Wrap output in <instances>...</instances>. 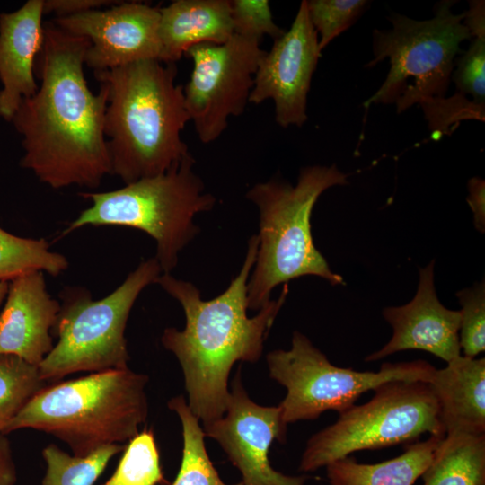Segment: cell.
<instances>
[{
  "mask_svg": "<svg viewBox=\"0 0 485 485\" xmlns=\"http://www.w3.org/2000/svg\"><path fill=\"white\" fill-rule=\"evenodd\" d=\"M161 273L154 257L142 261L101 299L93 300L82 287L64 290L54 328L58 340L38 366L41 379L57 382L77 372L127 368L125 330L130 311L143 289L156 283Z\"/></svg>",
  "mask_w": 485,
  "mask_h": 485,
  "instance_id": "obj_8",
  "label": "cell"
},
{
  "mask_svg": "<svg viewBox=\"0 0 485 485\" xmlns=\"http://www.w3.org/2000/svg\"><path fill=\"white\" fill-rule=\"evenodd\" d=\"M9 282L0 281V305L5 299L8 291Z\"/></svg>",
  "mask_w": 485,
  "mask_h": 485,
  "instance_id": "obj_35",
  "label": "cell"
},
{
  "mask_svg": "<svg viewBox=\"0 0 485 485\" xmlns=\"http://www.w3.org/2000/svg\"><path fill=\"white\" fill-rule=\"evenodd\" d=\"M47 385L39 368L12 355H0V434L26 403Z\"/></svg>",
  "mask_w": 485,
  "mask_h": 485,
  "instance_id": "obj_25",
  "label": "cell"
},
{
  "mask_svg": "<svg viewBox=\"0 0 485 485\" xmlns=\"http://www.w3.org/2000/svg\"><path fill=\"white\" fill-rule=\"evenodd\" d=\"M445 436H430L408 445L401 455L382 463L344 457L326 466L327 485H413L432 463Z\"/></svg>",
  "mask_w": 485,
  "mask_h": 485,
  "instance_id": "obj_20",
  "label": "cell"
},
{
  "mask_svg": "<svg viewBox=\"0 0 485 485\" xmlns=\"http://www.w3.org/2000/svg\"><path fill=\"white\" fill-rule=\"evenodd\" d=\"M182 427V456L179 472L172 485H228L220 478L205 446V434L198 419L190 410L183 396L168 401ZM234 485H242L241 482Z\"/></svg>",
  "mask_w": 485,
  "mask_h": 485,
  "instance_id": "obj_22",
  "label": "cell"
},
{
  "mask_svg": "<svg viewBox=\"0 0 485 485\" xmlns=\"http://www.w3.org/2000/svg\"><path fill=\"white\" fill-rule=\"evenodd\" d=\"M258 245V235L254 234L248 242L240 272L221 295L211 300H203L195 285L171 273H163L156 280L184 311L185 327L181 331L166 328L161 341L178 359L188 405L203 423L224 415L233 366L237 361L254 363L260 359L265 339L288 293L285 284L278 299L248 317L247 283Z\"/></svg>",
  "mask_w": 485,
  "mask_h": 485,
  "instance_id": "obj_2",
  "label": "cell"
},
{
  "mask_svg": "<svg viewBox=\"0 0 485 485\" xmlns=\"http://www.w3.org/2000/svg\"><path fill=\"white\" fill-rule=\"evenodd\" d=\"M89 40L53 22L35 62L40 85L22 101L12 122L22 137L20 165L52 189L72 185L97 188L111 174L104 135L107 89L98 94L84 73Z\"/></svg>",
  "mask_w": 485,
  "mask_h": 485,
  "instance_id": "obj_1",
  "label": "cell"
},
{
  "mask_svg": "<svg viewBox=\"0 0 485 485\" xmlns=\"http://www.w3.org/2000/svg\"><path fill=\"white\" fill-rule=\"evenodd\" d=\"M148 376L128 367L56 382L38 392L8 424L50 434L74 455L131 440L146 420Z\"/></svg>",
  "mask_w": 485,
  "mask_h": 485,
  "instance_id": "obj_4",
  "label": "cell"
},
{
  "mask_svg": "<svg viewBox=\"0 0 485 485\" xmlns=\"http://www.w3.org/2000/svg\"><path fill=\"white\" fill-rule=\"evenodd\" d=\"M43 1L29 0L14 12L0 13V116L7 121L39 87L34 70L44 41Z\"/></svg>",
  "mask_w": 485,
  "mask_h": 485,
  "instance_id": "obj_17",
  "label": "cell"
},
{
  "mask_svg": "<svg viewBox=\"0 0 485 485\" xmlns=\"http://www.w3.org/2000/svg\"><path fill=\"white\" fill-rule=\"evenodd\" d=\"M0 313V355L18 357L39 366L54 345L60 304L47 291L43 272L34 271L9 282Z\"/></svg>",
  "mask_w": 485,
  "mask_h": 485,
  "instance_id": "obj_16",
  "label": "cell"
},
{
  "mask_svg": "<svg viewBox=\"0 0 485 485\" xmlns=\"http://www.w3.org/2000/svg\"><path fill=\"white\" fill-rule=\"evenodd\" d=\"M269 376L287 390L278 405L283 423L317 419L326 410L341 412L366 392L392 381H429L435 367L423 360L384 363L377 372L331 364L302 332L295 331L289 349L268 353Z\"/></svg>",
  "mask_w": 485,
  "mask_h": 485,
  "instance_id": "obj_10",
  "label": "cell"
},
{
  "mask_svg": "<svg viewBox=\"0 0 485 485\" xmlns=\"http://www.w3.org/2000/svg\"><path fill=\"white\" fill-rule=\"evenodd\" d=\"M462 309L459 341L463 356L476 357L485 349L484 281L456 293Z\"/></svg>",
  "mask_w": 485,
  "mask_h": 485,
  "instance_id": "obj_28",
  "label": "cell"
},
{
  "mask_svg": "<svg viewBox=\"0 0 485 485\" xmlns=\"http://www.w3.org/2000/svg\"><path fill=\"white\" fill-rule=\"evenodd\" d=\"M463 23L468 28L471 37H485V2L472 0L469 9L464 12Z\"/></svg>",
  "mask_w": 485,
  "mask_h": 485,
  "instance_id": "obj_33",
  "label": "cell"
},
{
  "mask_svg": "<svg viewBox=\"0 0 485 485\" xmlns=\"http://www.w3.org/2000/svg\"><path fill=\"white\" fill-rule=\"evenodd\" d=\"M322 51L319 36L301 2L291 27L265 51L254 75L249 102L272 100L278 126L302 127L307 120V95Z\"/></svg>",
  "mask_w": 485,
  "mask_h": 485,
  "instance_id": "obj_13",
  "label": "cell"
},
{
  "mask_svg": "<svg viewBox=\"0 0 485 485\" xmlns=\"http://www.w3.org/2000/svg\"><path fill=\"white\" fill-rule=\"evenodd\" d=\"M159 21L158 7L120 2L110 9L56 17L52 22L89 40L84 64L96 72L140 60H160Z\"/></svg>",
  "mask_w": 485,
  "mask_h": 485,
  "instance_id": "obj_14",
  "label": "cell"
},
{
  "mask_svg": "<svg viewBox=\"0 0 485 485\" xmlns=\"http://www.w3.org/2000/svg\"><path fill=\"white\" fill-rule=\"evenodd\" d=\"M264 53L260 41L234 33L224 43L198 44L186 52L193 69L183 94L200 142L216 141L228 119L244 112Z\"/></svg>",
  "mask_w": 485,
  "mask_h": 485,
  "instance_id": "obj_11",
  "label": "cell"
},
{
  "mask_svg": "<svg viewBox=\"0 0 485 485\" xmlns=\"http://www.w3.org/2000/svg\"><path fill=\"white\" fill-rule=\"evenodd\" d=\"M348 175L336 164L300 170L295 186L279 179L259 182L246 198L259 209V245L247 283L248 309L260 310L280 284L304 276L320 277L332 286L344 284L314 246L311 215L327 189L347 185Z\"/></svg>",
  "mask_w": 485,
  "mask_h": 485,
  "instance_id": "obj_5",
  "label": "cell"
},
{
  "mask_svg": "<svg viewBox=\"0 0 485 485\" xmlns=\"http://www.w3.org/2000/svg\"><path fill=\"white\" fill-rule=\"evenodd\" d=\"M190 154L166 172L126 184L106 192H85L92 206L80 213L63 232L93 225H118L141 230L156 242V256L163 273H171L179 253L197 235L196 215L211 210L216 198L205 191L194 172Z\"/></svg>",
  "mask_w": 485,
  "mask_h": 485,
  "instance_id": "obj_7",
  "label": "cell"
},
{
  "mask_svg": "<svg viewBox=\"0 0 485 485\" xmlns=\"http://www.w3.org/2000/svg\"><path fill=\"white\" fill-rule=\"evenodd\" d=\"M205 436L216 441L241 475L242 485H304L307 476L273 469L269 451L285 441L287 426L278 406H261L248 395L240 371L234 377L224 415L203 423Z\"/></svg>",
  "mask_w": 485,
  "mask_h": 485,
  "instance_id": "obj_12",
  "label": "cell"
},
{
  "mask_svg": "<svg viewBox=\"0 0 485 485\" xmlns=\"http://www.w3.org/2000/svg\"><path fill=\"white\" fill-rule=\"evenodd\" d=\"M467 187L469 195L466 200L472 211L474 226L481 233H484L485 181L480 177H472L469 180Z\"/></svg>",
  "mask_w": 485,
  "mask_h": 485,
  "instance_id": "obj_32",
  "label": "cell"
},
{
  "mask_svg": "<svg viewBox=\"0 0 485 485\" xmlns=\"http://www.w3.org/2000/svg\"><path fill=\"white\" fill-rule=\"evenodd\" d=\"M167 485L151 429L138 433L126 446L111 477L102 485Z\"/></svg>",
  "mask_w": 485,
  "mask_h": 485,
  "instance_id": "obj_26",
  "label": "cell"
},
{
  "mask_svg": "<svg viewBox=\"0 0 485 485\" xmlns=\"http://www.w3.org/2000/svg\"><path fill=\"white\" fill-rule=\"evenodd\" d=\"M16 468L11 445L5 435L0 434V485H15Z\"/></svg>",
  "mask_w": 485,
  "mask_h": 485,
  "instance_id": "obj_34",
  "label": "cell"
},
{
  "mask_svg": "<svg viewBox=\"0 0 485 485\" xmlns=\"http://www.w3.org/2000/svg\"><path fill=\"white\" fill-rule=\"evenodd\" d=\"M374 391L366 403L340 412L333 424L309 438L299 471L314 472L355 452L408 443L426 433L445 436L438 401L428 382L392 381Z\"/></svg>",
  "mask_w": 485,
  "mask_h": 485,
  "instance_id": "obj_9",
  "label": "cell"
},
{
  "mask_svg": "<svg viewBox=\"0 0 485 485\" xmlns=\"http://www.w3.org/2000/svg\"><path fill=\"white\" fill-rule=\"evenodd\" d=\"M310 21L319 37V48H323L350 27L369 4L366 0H308Z\"/></svg>",
  "mask_w": 485,
  "mask_h": 485,
  "instance_id": "obj_27",
  "label": "cell"
},
{
  "mask_svg": "<svg viewBox=\"0 0 485 485\" xmlns=\"http://www.w3.org/2000/svg\"><path fill=\"white\" fill-rule=\"evenodd\" d=\"M455 1L436 4L434 17L415 20L399 13L387 19L388 30L373 31L374 57L365 66L371 68L388 59L390 69L380 88L364 102L394 104L398 113L419 104L428 123L445 100L455 58L463 51L460 47L471 40L463 23L464 13L455 14Z\"/></svg>",
  "mask_w": 485,
  "mask_h": 485,
  "instance_id": "obj_6",
  "label": "cell"
},
{
  "mask_svg": "<svg viewBox=\"0 0 485 485\" xmlns=\"http://www.w3.org/2000/svg\"><path fill=\"white\" fill-rule=\"evenodd\" d=\"M421 477L423 485H485V435L443 441Z\"/></svg>",
  "mask_w": 485,
  "mask_h": 485,
  "instance_id": "obj_21",
  "label": "cell"
},
{
  "mask_svg": "<svg viewBox=\"0 0 485 485\" xmlns=\"http://www.w3.org/2000/svg\"><path fill=\"white\" fill-rule=\"evenodd\" d=\"M428 384L437 399L445 443L485 435V358L461 356L434 370Z\"/></svg>",
  "mask_w": 485,
  "mask_h": 485,
  "instance_id": "obj_18",
  "label": "cell"
},
{
  "mask_svg": "<svg viewBox=\"0 0 485 485\" xmlns=\"http://www.w3.org/2000/svg\"><path fill=\"white\" fill-rule=\"evenodd\" d=\"M120 1L112 0H44L43 13H55L64 17L101 9L102 6L115 5Z\"/></svg>",
  "mask_w": 485,
  "mask_h": 485,
  "instance_id": "obj_31",
  "label": "cell"
},
{
  "mask_svg": "<svg viewBox=\"0 0 485 485\" xmlns=\"http://www.w3.org/2000/svg\"><path fill=\"white\" fill-rule=\"evenodd\" d=\"M108 91L104 117L111 174L128 184L166 172L190 154V121L177 66L146 59L93 72Z\"/></svg>",
  "mask_w": 485,
  "mask_h": 485,
  "instance_id": "obj_3",
  "label": "cell"
},
{
  "mask_svg": "<svg viewBox=\"0 0 485 485\" xmlns=\"http://www.w3.org/2000/svg\"><path fill=\"white\" fill-rule=\"evenodd\" d=\"M451 80L455 93L485 106V37L471 38L468 49L455 58Z\"/></svg>",
  "mask_w": 485,
  "mask_h": 485,
  "instance_id": "obj_29",
  "label": "cell"
},
{
  "mask_svg": "<svg viewBox=\"0 0 485 485\" xmlns=\"http://www.w3.org/2000/svg\"><path fill=\"white\" fill-rule=\"evenodd\" d=\"M383 316L392 328L391 340L365 360L376 361L393 353L423 350L450 363L461 357L459 311L445 307L434 286V260L419 269L416 295L401 306L385 307Z\"/></svg>",
  "mask_w": 485,
  "mask_h": 485,
  "instance_id": "obj_15",
  "label": "cell"
},
{
  "mask_svg": "<svg viewBox=\"0 0 485 485\" xmlns=\"http://www.w3.org/2000/svg\"><path fill=\"white\" fill-rule=\"evenodd\" d=\"M68 265L64 255L49 250L45 239L19 237L0 227V281L10 282L34 271L57 277Z\"/></svg>",
  "mask_w": 485,
  "mask_h": 485,
  "instance_id": "obj_23",
  "label": "cell"
},
{
  "mask_svg": "<svg viewBox=\"0 0 485 485\" xmlns=\"http://www.w3.org/2000/svg\"><path fill=\"white\" fill-rule=\"evenodd\" d=\"M230 8L236 35L260 41L265 35L276 40L284 33L274 22L267 0H230Z\"/></svg>",
  "mask_w": 485,
  "mask_h": 485,
  "instance_id": "obj_30",
  "label": "cell"
},
{
  "mask_svg": "<svg viewBox=\"0 0 485 485\" xmlns=\"http://www.w3.org/2000/svg\"><path fill=\"white\" fill-rule=\"evenodd\" d=\"M124 448L121 444L109 445L76 456L50 444L42 450L46 472L41 485H93L110 459Z\"/></svg>",
  "mask_w": 485,
  "mask_h": 485,
  "instance_id": "obj_24",
  "label": "cell"
},
{
  "mask_svg": "<svg viewBox=\"0 0 485 485\" xmlns=\"http://www.w3.org/2000/svg\"><path fill=\"white\" fill-rule=\"evenodd\" d=\"M160 61L175 64L193 46L234 34L230 0H176L160 8Z\"/></svg>",
  "mask_w": 485,
  "mask_h": 485,
  "instance_id": "obj_19",
  "label": "cell"
}]
</instances>
